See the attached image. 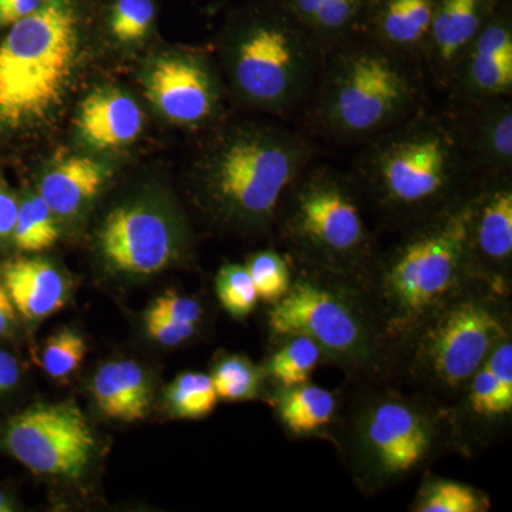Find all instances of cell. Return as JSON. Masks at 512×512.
<instances>
[{"instance_id":"cell-1","label":"cell","mask_w":512,"mask_h":512,"mask_svg":"<svg viewBox=\"0 0 512 512\" xmlns=\"http://www.w3.org/2000/svg\"><path fill=\"white\" fill-rule=\"evenodd\" d=\"M355 167L362 197L409 227L450 207L481 178L454 104L437 109L426 103L370 138Z\"/></svg>"},{"instance_id":"cell-2","label":"cell","mask_w":512,"mask_h":512,"mask_svg":"<svg viewBox=\"0 0 512 512\" xmlns=\"http://www.w3.org/2000/svg\"><path fill=\"white\" fill-rule=\"evenodd\" d=\"M473 190L409 227L402 241L383 255L373 256L366 271L355 279L375 316L384 346L409 340L441 306L483 281L470 248Z\"/></svg>"},{"instance_id":"cell-3","label":"cell","mask_w":512,"mask_h":512,"mask_svg":"<svg viewBox=\"0 0 512 512\" xmlns=\"http://www.w3.org/2000/svg\"><path fill=\"white\" fill-rule=\"evenodd\" d=\"M427 86L420 62L355 33L329 47L308 106L323 134L367 141L423 107Z\"/></svg>"},{"instance_id":"cell-4","label":"cell","mask_w":512,"mask_h":512,"mask_svg":"<svg viewBox=\"0 0 512 512\" xmlns=\"http://www.w3.org/2000/svg\"><path fill=\"white\" fill-rule=\"evenodd\" d=\"M326 52L279 0L239 10L224 33L225 66L235 93L276 116H291L308 104Z\"/></svg>"},{"instance_id":"cell-5","label":"cell","mask_w":512,"mask_h":512,"mask_svg":"<svg viewBox=\"0 0 512 512\" xmlns=\"http://www.w3.org/2000/svg\"><path fill=\"white\" fill-rule=\"evenodd\" d=\"M313 154L312 144L291 128L232 127L215 138L198 165L202 197L228 224L271 227Z\"/></svg>"},{"instance_id":"cell-6","label":"cell","mask_w":512,"mask_h":512,"mask_svg":"<svg viewBox=\"0 0 512 512\" xmlns=\"http://www.w3.org/2000/svg\"><path fill=\"white\" fill-rule=\"evenodd\" d=\"M89 0H43L0 42V127L46 119L76 67Z\"/></svg>"},{"instance_id":"cell-7","label":"cell","mask_w":512,"mask_h":512,"mask_svg":"<svg viewBox=\"0 0 512 512\" xmlns=\"http://www.w3.org/2000/svg\"><path fill=\"white\" fill-rule=\"evenodd\" d=\"M293 264L357 279L375 256L355 178L309 165L286 192L276 215Z\"/></svg>"},{"instance_id":"cell-8","label":"cell","mask_w":512,"mask_h":512,"mask_svg":"<svg viewBox=\"0 0 512 512\" xmlns=\"http://www.w3.org/2000/svg\"><path fill=\"white\" fill-rule=\"evenodd\" d=\"M293 265L291 288L269 311L274 335L308 336L325 357L348 369L375 366L383 340L355 279Z\"/></svg>"},{"instance_id":"cell-9","label":"cell","mask_w":512,"mask_h":512,"mask_svg":"<svg viewBox=\"0 0 512 512\" xmlns=\"http://www.w3.org/2000/svg\"><path fill=\"white\" fill-rule=\"evenodd\" d=\"M501 289L478 281L451 299L410 336V370L440 393H463L491 350L508 338Z\"/></svg>"},{"instance_id":"cell-10","label":"cell","mask_w":512,"mask_h":512,"mask_svg":"<svg viewBox=\"0 0 512 512\" xmlns=\"http://www.w3.org/2000/svg\"><path fill=\"white\" fill-rule=\"evenodd\" d=\"M439 421L423 404L382 394L357 413L352 433L355 463L372 484L410 476L439 450Z\"/></svg>"},{"instance_id":"cell-11","label":"cell","mask_w":512,"mask_h":512,"mask_svg":"<svg viewBox=\"0 0 512 512\" xmlns=\"http://www.w3.org/2000/svg\"><path fill=\"white\" fill-rule=\"evenodd\" d=\"M3 441L33 474L73 480L83 476L96 450L89 421L73 403L29 407L9 421Z\"/></svg>"},{"instance_id":"cell-12","label":"cell","mask_w":512,"mask_h":512,"mask_svg":"<svg viewBox=\"0 0 512 512\" xmlns=\"http://www.w3.org/2000/svg\"><path fill=\"white\" fill-rule=\"evenodd\" d=\"M99 247L116 271L153 275L173 262L180 235L173 220L144 202L114 208L101 224Z\"/></svg>"},{"instance_id":"cell-13","label":"cell","mask_w":512,"mask_h":512,"mask_svg":"<svg viewBox=\"0 0 512 512\" xmlns=\"http://www.w3.org/2000/svg\"><path fill=\"white\" fill-rule=\"evenodd\" d=\"M144 93L165 117L181 126L210 123L221 110V87L204 57L168 53L143 74Z\"/></svg>"},{"instance_id":"cell-14","label":"cell","mask_w":512,"mask_h":512,"mask_svg":"<svg viewBox=\"0 0 512 512\" xmlns=\"http://www.w3.org/2000/svg\"><path fill=\"white\" fill-rule=\"evenodd\" d=\"M457 106L512 97V0H503L474 37L447 89Z\"/></svg>"},{"instance_id":"cell-15","label":"cell","mask_w":512,"mask_h":512,"mask_svg":"<svg viewBox=\"0 0 512 512\" xmlns=\"http://www.w3.org/2000/svg\"><path fill=\"white\" fill-rule=\"evenodd\" d=\"M470 248L480 278L505 291L512 261V175L481 177L477 181Z\"/></svg>"},{"instance_id":"cell-16","label":"cell","mask_w":512,"mask_h":512,"mask_svg":"<svg viewBox=\"0 0 512 512\" xmlns=\"http://www.w3.org/2000/svg\"><path fill=\"white\" fill-rule=\"evenodd\" d=\"M503 0H437L421 57L427 82L447 92L461 57Z\"/></svg>"},{"instance_id":"cell-17","label":"cell","mask_w":512,"mask_h":512,"mask_svg":"<svg viewBox=\"0 0 512 512\" xmlns=\"http://www.w3.org/2000/svg\"><path fill=\"white\" fill-rule=\"evenodd\" d=\"M436 6L437 0H369L359 33L421 64Z\"/></svg>"},{"instance_id":"cell-18","label":"cell","mask_w":512,"mask_h":512,"mask_svg":"<svg viewBox=\"0 0 512 512\" xmlns=\"http://www.w3.org/2000/svg\"><path fill=\"white\" fill-rule=\"evenodd\" d=\"M144 114L137 101L119 89H97L80 103L76 131L94 150H117L136 141Z\"/></svg>"},{"instance_id":"cell-19","label":"cell","mask_w":512,"mask_h":512,"mask_svg":"<svg viewBox=\"0 0 512 512\" xmlns=\"http://www.w3.org/2000/svg\"><path fill=\"white\" fill-rule=\"evenodd\" d=\"M453 104V103H451ZM480 177L512 174L511 97L457 106Z\"/></svg>"},{"instance_id":"cell-20","label":"cell","mask_w":512,"mask_h":512,"mask_svg":"<svg viewBox=\"0 0 512 512\" xmlns=\"http://www.w3.org/2000/svg\"><path fill=\"white\" fill-rule=\"evenodd\" d=\"M0 276L16 311L25 319L47 318L66 303L63 275L46 259H13L3 266Z\"/></svg>"},{"instance_id":"cell-21","label":"cell","mask_w":512,"mask_h":512,"mask_svg":"<svg viewBox=\"0 0 512 512\" xmlns=\"http://www.w3.org/2000/svg\"><path fill=\"white\" fill-rule=\"evenodd\" d=\"M111 170L90 157H69L53 165L39 185V195L57 217L82 212L109 180Z\"/></svg>"},{"instance_id":"cell-22","label":"cell","mask_w":512,"mask_h":512,"mask_svg":"<svg viewBox=\"0 0 512 512\" xmlns=\"http://www.w3.org/2000/svg\"><path fill=\"white\" fill-rule=\"evenodd\" d=\"M466 412L481 424H497L512 413V342L501 340L463 390Z\"/></svg>"},{"instance_id":"cell-23","label":"cell","mask_w":512,"mask_h":512,"mask_svg":"<svg viewBox=\"0 0 512 512\" xmlns=\"http://www.w3.org/2000/svg\"><path fill=\"white\" fill-rule=\"evenodd\" d=\"M97 407L109 419L133 423L147 416L151 386L143 367L131 360L109 362L93 377Z\"/></svg>"},{"instance_id":"cell-24","label":"cell","mask_w":512,"mask_h":512,"mask_svg":"<svg viewBox=\"0 0 512 512\" xmlns=\"http://www.w3.org/2000/svg\"><path fill=\"white\" fill-rule=\"evenodd\" d=\"M326 50L360 32L369 0H279Z\"/></svg>"},{"instance_id":"cell-25","label":"cell","mask_w":512,"mask_h":512,"mask_svg":"<svg viewBox=\"0 0 512 512\" xmlns=\"http://www.w3.org/2000/svg\"><path fill=\"white\" fill-rule=\"evenodd\" d=\"M274 404L279 420L293 436H309L326 429L338 412L335 394L309 383L281 387Z\"/></svg>"},{"instance_id":"cell-26","label":"cell","mask_w":512,"mask_h":512,"mask_svg":"<svg viewBox=\"0 0 512 512\" xmlns=\"http://www.w3.org/2000/svg\"><path fill=\"white\" fill-rule=\"evenodd\" d=\"M281 346L268 363V373L279 387L308 383L323 355L315 340L305 335L285 336Z\"/></svg>"},{"instance_id":"cell-27","label":"cell","mask_w":512,"mask_h":512,"mask_svg":"<svg viewBox=\"0 0 512 512\" xmlns=\"http://www.w3.org/2000/svg\"><path fill=\"white\" fill-rule=\"evenodd\" d=\"M490 507V500L471 485L433 478L421 485L413 511L484 512L490 510Z\"/></svg>"},{"instance_id":"cell-28","label":"cell","mask_w":512,"mask_h":512,"mask_svg":"<svg viewBox=\"0 0 512 512\" xmlns=\"http://www.w3.org/2000/svg\"><path fill=\"white\" fill-rule=\"evenodd\" d=\"M56 215L39 194L29 195L20 202L13 229V241L23 252H42L52 248L59 239Z\"/></svg>"},{"instance_id":"cell-29","label":"cell","mask_w":512,"mask_h":512,"mask_svg":"<svg viewBox=\"0 0 512 512\" xmlns=\"http://www.w3.org/2000/svg\"><path fill=\"white\" fill-rule=\"evenodd\" d=\"M157 19L156 0H109L104 22L121 45H136L150 35Z\"/></svg>"},{"instance_id":"cell-30","label":"cell","mask_w":512,"mask_h":512,"mask_svg":"<svg viewBox=\"0 0 512 512\" xmlns=\"http://www.w3.org/2000/svg\"><path fill=\"white\" fill-rule=\"evenodd\" d=\"M168 409L178 419H202L212 413L218 397L211 376L204 373H183L168 386Z\"/></svg>"},{"instance_id":"cell-31","label":"cell","mask_w":512,"mask_h":512,"mask_svg":"<svg viewBox=\"0 0 512 512\" xmlns=\"http://www.w3.org/2000/svg\"><path fill=\"white\" fill-rule=\"evenodd\" d=\"M211 379L220 399L242 402L258 396L264 375L247 357L228 356L214 367Z\"/></svg>"},{"instance_id":"cell-32","label":"cell","mask_w":512,"mask_h":512,"mask_svg":"<svg viewBox=\"0 0 512 512\" xmlns=\"http://www.w3.org/2000/svg\"><path fill=\"white\" fill-rule=\"evenodd\" d=\"M247 269L254 282L258 298L275 303L289 291L292 284L291 259L266 249L248 259Z\"/></svg>"},{"instance_id":"cell-33","label":"cell","mask_w":512,"mask_h":512,"mask_svg":"<svg viewBox=\"0 0 512 512\" xmlns=\"http://www.w3.org/2000/svg\"><path fill=\"white\" fill-rule=\"evenodd\" d=\"M215 288L221 305L234 318L248 316L259 301L254 282L245 265L222 266Z\"/></svg>"},{"instance_id":"cell-34","label":"cell","mask_w":512,"mask_h":512,"mask_svg":"<svg viewBox=\"0 0 512 512\" xmlns=\"http://www.w3.org/2000/svg\"><path fill=\"white\" fill-rule=\"evenodd\" d=\"M86 353L82 336L72 329H63L47 340L42 352V366L53 379H64L79 369Z\"/></svg>"},{"instance_id":"cell-35","label":"cell","mask_w":512,"mask_h":512,"mask_svg":"<svg viewBox=\"0 0 512 512\" xmlns=\"http://www.w3.org/2000/svg\"><path fill=\"white\" fill-rule=\"evenodd\" d=\"M147 313L164 316L177 320L181 323H190V325L200 326L204 311H202L200 302L190 296L178 295L177 292L170 291L161 295L153 302Z\"/></svg>"},{"instance_id":"cell-36","label":"cell","mask_w":512,"mask_h":512,"mask_svg":"<svg viewBox=\"0 0 512 512\" xmlns=\"http://www.w3.org/2000/svg\"><path fill=\"white\" fill-rule=\"evenodd\" d=\"M144 322H146L147 335L161 345L170 346V348L191 339L198 329V326L190 325V323L177 322V320L147 312Z\"/></svg>"},{"instance_id":"cell-37","label":"cell","mask_w":512,"mask_h":512,"mask_svg":"<svg viewBox=\"0 0 512 512\" xmlns=\"http://www.w3.org/2000/svg\"><path fill=\"white\" fill-rule=\"evenodd\" d=\"M18 211L19 202L15 195L0 181V242L12 237Z\"/></svg>"},{"instance_id":"cell-38","label":"cell","mask_w":512,"mask_h":512,"mask_svg":"<svg viewBox=\"0 0 512 512\" xmlns=\"http://www.w3.org/2000/svg\"><path fill=\"white\" fill-rule=\"evenodd\" d=\"M16 323H18V311L0 276V339L9 336L16 328Z\"/></svg>"},{"instance_id":"cell-39","label":"cell","mask_w":512,"mask_h":512,"mask_svg":"<svg viewBox=\"0 0 512 512\" xmlns=\"http://www.w3.org/2000/svg\"><path fill=\"white\" fill-rule=\"evenodd\" d=\"M18 360L5 350H0V396L10 392L19 382Z\"/></svg>"},{"instance_id":"cell-40","label":"cell","mask_w":512,"mask_h":512,"mask_svg":"<svg viewBox=\"0 0 512 512\" xmlns=\"http://www.w3.org/2000/svg\"><path fill=\"white\" fill-rule=\"evenodd\" d=\"M15 511V505H13L12 500L0 491V512H12Z\"/></svg>"},{"instance_id":"cell-41","label":"cell","mask_w":512,"mask_h":512,"mask_svg":"<svg viewBox=\"0 0 512 512\" xmlns=\"http://www.w3.org/2000/svg\"><path fill=\"white\" fill-rule=\"evenodd\" d=\"M9 2V0H0V3Z\"/></svg>"}]
</instances>
